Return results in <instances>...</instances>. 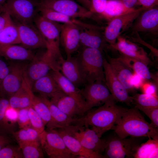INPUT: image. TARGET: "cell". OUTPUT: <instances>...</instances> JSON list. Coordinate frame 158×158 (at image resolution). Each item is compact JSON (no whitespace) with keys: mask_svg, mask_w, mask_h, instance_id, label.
<instances>
[{"mask_svg":"<svg viewBox=\"0 0 158 158\" xmlns=\"http://www.w3.org/2000/svg\"><path fill=\"white\" fill-rule=\"evenodd\" d=\"M120 57L123 61L132 69L134 73L138 74L144 80L152 78V75L147 67L142 62L137 60L129 58L124 56Z\"/></svg>","mask_w":158,"mask_h":158,"instance_id":"e575fe53","label":"cell"},{"mask_svg":"<svg viewBox=\"0 0 158 158\" xmlns=\"http://www.w3.org/2000/svg\"><path fill=\"white\" fill-rule=\"evenodd\" d=\"M28 108L18 109L17 123L20 129L31 126L28 115Z\"/></svg>","mask_w":158,"mask_h":158,"instance_id":"7bdbcfd3","label":"cell"},{"mask_svg":"<svg viewBox=\"0 0 158 158\" xmlns=\"http://www.w3.org/2000/svg\"><path fill=\"white\" fill-rule=\"evenodd\" d=\"M59 58L48 49L41 55H35L30 63L27 65L25 69V77L31 86L51 70L57 69Z\"/></svg>","mask_w":158,"mask_h":158,"instance_id":"5b68a950","label":"cell"},{"mask_svg":"<svg viewBox=\"0 0 158 158\" xmlns=\"http://www.w3.org/2000/svg\"><path fill=\"white\" fill-rule=\"evenodd\" d=\"M12 19L6 11L0 12V32L12 21Z\"/></svg>","mask_w":158,"mask_h":158,"instance_id":"bcb514c9","label":"cell"},{"mask_svg":"<svg viewBox=\"0 0 158 158\" xmlns=\"http://www.w3.org/2000/svg\"><path fill=\"white\" fill-rule=\"evenodd\" d=\"M102 51L84 47L78 51L76 57L85 84L97 81L105 83Z\"/></svg>","mask_w":158,"mask_h":158,"instance_id":"3957f363","label":"cell"},{"mask_svg":"<svg viewBox=\"0 0 158 158\" xmlns=\"http://www.w3.org/2000/svg\"><path fill=\"white\" fill-rule=\"evenodd\" d=\"M18 144L33 141H40V134L31 126L20 129L12 134Z\"/></svg>","mask_w":158,"mask_h":158,"instance_id":"836d02e7","label":"cell"},{"mask_svg":"<svg viewBox=\"0 0 158 158\" xmlns=\"http://www.w3.org/2000/svg\"><path fill=\"white\" fill-rule=\"evenodd\" d=\"M60 43L63 47L67 58L71 56L80 47V32L78 25L73 23L61 25Z\"/></svg>","mask_w":158,"mask_h":158,"instance_id":"d6986e66","label":"cell"},{"mask_svg":"<svg viewBox=\"0 0 158 158\" xmlns=\"http://www.w3.org/2000/svg\"><path fill=\"white\" fill-rule=\"evenodd\" d=\"M3 8L15 20L30 24L39 12V4L38 0H7Z\"/></svg>","mask_w":158,"mask_h":158,"instance_id":"8992f818","label":"cell"},{"mask_svg":"<svg viewBox=\"0 0 158 158\" xmlns=\"http://www.w3.org/2000/svg\"><path fill=\"white\" fill-rule=\"evenodd\" d=\"M59 71L76 87L85 84L76 57L71 56L66 59L63 58L60 64Z\"/></svg>","mask_w":158,"mask_h":158,"instance_id":"d4e9b609","label":"cell"},{"mask_svg":"<svg viewBox=\"0 0 158 158\" xmlns=\"http://www.w3.org/2000/svg\"><path fill=\"white\" fill-rule=\"evenodd\" d=\"M106 139L104 158H134L138 147L145 137L121 138L115 133Z\"/></svg>","mask_w":158,"mask_h":158,"instance_id":"277c9868","label":"cell"},{"mask_svg":"<svg viewBox=\"0 0 158 158\" xmlns=\"http://www.w3.org/2000/svg\"><path fill=\"white\" fill-rule=\"evenodd\" d=\"M7 0H0V12L4 11L3 6Z\"/></svg>","mask_w":158,"mask_h":158,"instance_id":"f5cc1de1","label":"cell"},{"mask_svg":"<svg viewBox=\"0 0 158 158\" xmlns=\"http://www.w3.org/2000/svg\"><path fill=\"white\" fill-rule=\"evenodd\" d=\"M23 154L19 146L9 144L0 150V158H23Z\"/></svg>","mask_w":158,"mask_h":158,"instance_id":"ab89813d","label":"cell"},{"mask_svg":"<svg viewBox=\"0 0 158 158\" xmlns=\"http://www.w3.org/2000/svg\"><path fill=\"white\" fill-rule=\"evenodd\" d=\"M28 115L31 127L41 134L45 126L42 118L31 106L28 108Z\"/></svg>","mask_w":158,"mask_h":158,"instance_id":"60d3db41","label":"cell"},{"mask_svg":"<svg viewBox=\"0 0 158 158\" xmlns=\"http://www.w3.org/2000/svg\"><path fill=\"white\" fill-rule=\"evenodd\" d=\"M107 61L113 73L128 94L135 92L134 89L130 86L129 83L130 78L134 73L132 69L120 56L117 58L109 57Z\"/></svg>","mask_w":158,"mask_h":158,"instance_id":"603a6c76","label":"cell"},{"mask_svg":"<svg viewBox=\"0 0 158 158\" xmlns=\"http://www.w3.org/2000/svg\"><path fill=\"white\" fill-rule=\"evenodd\" d=\"M50 100L61 111L72 118H78L85 113L84 109L74 99L62 91L51 98Z\"/></svg>","mask_w":158,"mask_h":158,"instance_id":"ffe728a7","label":"cell"},{"mask_svg":"<svg viewBox=\"0 0 158 158\" xmlns=\"http://www.w3.org/2000/svg\"><path fill=\"white\" fill-rule=\"evenodd\" d=\"M92 14L101 15L104 11L107 0H75Z\"/></svg>","mask_w":158,"mask_h":158,"instance_id":"f35d334b","label":"cell"},{"mask_svg":"<svg viewBox=\"0 0 158 158\" xmlns=\"http://www.w3.org/2000/svg\"><path fill=\"white\" fill-rule=\"evenodd\" d=\"M115 102L109 100L97 108L90 109L83 116L75 118L73 125L90 126L101 138L119 123L127 109L117 105Z\"/></svg>","mask_w":158,"mask_h":158,"instance_id":"6da1fadb","label":"cell"},{"mask_svg":"<svg viewBox=\"0 0 158 158\" xmlns=\"http://www.w3.org/2000/svg\"><path fill=\"white\" fill-rule=\"evenodd\" d=\"M39 96L47 105L49 111L51 118L46 125L47 129L63 128L73 124L75 118H72L63 113L52 103L48 98Z\"/></svg>","mask_w":158,"mask_h":158,"instance_id":"cb8c5ba5","label":"cell"},{"mask_svg":"<svg viewBox=\"0 0 158 158\" xmlns=\"http://www.w3.org/2000/svg\"><path fill=\"white\" fill-rule=\"evenodd\" d=\"M112 130L121 138L129 136L158 138V128L152 126L135 107L126 109Z\"/></svg>","mask_w":158,"mask_h":158,"instance_id":"7a4b0ae2","label":"cell"},{"mask_svg":"<svg viewBox=\"0 0 158 158\" xmlns=\"http://www.w3.org/2000/svg\"><path fill=\"white\" fill-rule=\"evenodd\" d=\"M35 55L30 49L22 45H0V56L6 59L18 61L31 60Z\"/></svg>","mask_w":158,"mask_h":158,"instance_id":"83f0119b","label":"cell"},{"mask_svg":"<svg viewBox=\"0 0 158 158\" xmlns=\"http://www.w3.org/2000/svg\"><path fill=\"white\" fill-rule=\"evenodd\" d=\"M9 105L7 98L0 97V132L5 134L6 133L4 124V113L6 108Z\"/></svg>","mask_w":158,"mask_h":158,"instance_id":"ee69618b","label":"cell"},{"mask_svg":"<svg viewBox=\"0 0 158 158\" xmlns=\"http://www.w3.org/2000/svg\"><path fill=\"white\" fill-rule=\"evenodd\" d=\"M31 89L33 93L48 98L62 91L49 72L35 81L32 85Z\"/></svg>","mask_w":158,"mask_h":158,"instance_id":"484cf974","label":"cell"},{"mask_svg":"<svg viewBox=\"0 0 158 158\" xmlns=\"http://www.w3.org/2000/svg\"><path fill=\"white\" fill-rule=\"evenodd\" d=\"M158 158V138L149 139L141 143L137 149L134 158Z\"/></svg>","mask_w":158,"mask_h":158,"instance_id":"f546056e","label":"cell"},{"mask_svg":"<svg viewBox=\"0 0 158 158\" xmlns=\"http://www.w3.org/2000/svg\"><path fill=\"white\" fill-rule=\"evenodd\" d=\"M130 27L133 32L157 35L158 32V9L153 7L142 11Z\"/></svg>","mask_w":158,"mask_h":158,"instance_id":"e0dca14e","label":"cell"},{"mask_svg":"<svg viewBox=\"0 0 158 158\" xmlns=\"http://www.w3.org/2000/svg\"><path fill=\"white\" fill-rule=\"evenodd\" d=\"M33 23L46 42L47 49L56 54H61L59 45L61 24L49 20L38 14Z\"/></svg>","mask_w":158,"mask_h":158,"instance_id":"30bf717a","label":"cell"},{"mask_svg":"<svg viewBox=\"0 0 158 158\" xmlns=\"http://www.w3.org/2000/svg\"><path fill=\"white\" fill-rule=\"evenodd\" d=\"M156 86L154 84L144 81L140 88L143 93L157 96Z\"/></svg>","mask_w":158,"mask_h":158,"instance_id":"f6af8a7d","label":"cell"},{"mask_svg":"<svg viewBox=\"0 0 158 158\" xmlns=\"http://www.w3.org/2000/svg\"><path fill=\"white\" fill-rule=\"evenodd\" d=\"M119 0L125 6L129 8H134V6L138 5L137 0Z\"/></svg>","mask_w":158,"mask_h":158,"instance_id":"816d5d0a","label":"cell"},{"mask_svg":"<svg viewBox=\"0 0 158 158\" xmlns=\"http://www.w3.org/2000/svg\"><path fill=\"white\" fill-rule=\"evenodd\" d=\"M77 25L79 30L80 46L102 51L108 49V44L101 32L100 27L82 21Z\"/></svg>","mask_w":158,"mask_h":158,"instance_id":"5bb4252c","label":"cell"},{"mask_svg":"<svg viewBox=\"0 0 158 158\" xmlns=\"http://www.w3.org/2000/svg\"><path fill=\"white\" fill-rule=\"evenodd\" d=\"M8 135L0 132V150L6 145L11 143L12 140Z\"/></svg>","mask_w":158,"mask_h":158,"instance_id":"f907efd6","label":"cell"},{"mask_svg":"<svg viewBox=\"0 0 158 158\" xmlns=\"http://www.w3.org/2000/svg\"><path fill=\"white\" fill-rule=\"evenodd\" d=\"M39 5L71 17L90 18L92 14L75 0H38Z\"/></svg>","mask_w":158,"mask_h":158,"instance_id":"7c38bea8","label":"cell"},{"mask_svg":"<svg viewBox=\"0 0 158 158\" xmlns=\"http://www.w3.org/2000/svg\"><path fill=\"white\" fill-rule=\"evenodd\" d=\"M39 12L44 18L58 23H73L77 25L80 21L75 18L39 5Z\"/></svg>","mask_w":158,"mask_h":158,"instance_id":"1f68e13d","label":"cell"},{"mask_svg":"<svg viewBox=\"0 0 158 158\" xmlns=\"http://www.w3.org/2000/svg\"><path fill=\"white\" fill-rule=\"evenodd\" d=\"M31 107L42 118L45 126L49 121L51 117L49 108L39 96L34 93L32 95Z\"/></svg>","mask_w":158,"mask_h":158,"instance_id":"d590c367","label":"cell"},{"mask_svg":"<svg viewBox=\"0 0 158 158\" xmlns=\"http://www.w3.org/2000/svg\"><path fill=\"white\" fill-rule=\"evenodd\" d=\"M105 83L116 101L125 103L129 106L133 104L131 96L112 71L107 60L103 61Z\"/></svg>","mask_w":158,"mask_h":158,"instance_id":"9a60e30c","label":"cell"},{"mask_svg":"<svg viewBox=\"0 0 158 158\" xmlns=\"http://www.w3.org/2000/svg\"><path fill=\"white\" fill-rule=\"evenodd\" d=\"M144 82V80L134 73L130 78L129 83L130 86L135 89L140 88Z\"/></svg>","mask_w":158,"mask_h":158,"instance_id":"7dc6e473","label":"cell"},{"mask_svg":"<svg viewBox=\"0 0 158 158\" xmlns=\"http://www.w3.org/2000/svg\"><path fill=\"white\" fill-rule=\"evenodd\" d=\"M126 7L119 0H107L104 10L100 15L109 22L113 18L135 10Z\"/></svg>","mask_w":158,"mask_h":158,"instance_id":"f1b7e54d","label":"cell"},{"mask_svg":"<svg viewBox=\"0 0 158 158\" xmlns=\"http://www.w3.org/2000/svg\"><path fill=\"white\" fill-rule=\"evenodd\" d=\"M27 65L17 63L10 67L9 72L0 85V97L7 98L22 87Z\"/></svg>","mask_w":158,"mask_h":158,"instance_id":"4fadbf2b","label":"cell"},{"mask_svg":"<svg viewBox=\"0 0 158 158\" xmlns=\"http://www.w3.org/2000/svg\"><path fill=\"white\" fill-rule=\"evenodd\" d=\"M33 94L31 86L25 76L21 88L8 99L9 105L17 109L29 107L31 106Z\"/></svg>","mask_w":158,"mask_h":158,"instance_id":"4316f807","label":"cell"},{"mask_svg":"<svg viewBox=\"0 0 158 158\" xmlns=\"http://www.w3.org/2000/svg\"><path fill=\"white\" fill-rule=\"evenodd\" d=\"M133 104L144 107H158V96L145 93L135 94L131 96Z\"/></svg>","mask_w":158,"mask_h":158,"instance_id":"74e56055","label":"cell"},{"mask_svg":"<svg viewBox=\"0 0 158 158\" xmlns=\"http://www.w3.org/2000/svg\"><path fill=\"white\" fill-rule=\"evenodd\" d=\"M55 129L62 138L66 147L75 157L81 158H103L101 155L84 147L79 141L67 132L63 128Z\"/></svg>","mask_w":158,"mask_h":158,"instance_id":"44dd1931","label":"cell"},{"mask_svg":"<svg viewBox=\"0 0 158 158\" xmlns=\"http://www.w3.org/2000/svg\"><path fill=\"white\" fill-rule=\"evenodd\" d=\"M9 70V66L0 58V85L8 73Z\"/></svg>","mask_w":158,"mask_h":158,"instance_id":"c3c4849f","label":"cell"},{"mask_svg":"<svg viewBox=\"0 0 158 158\" xmlns=\"http://www.w3.org/2000/svg\"><path fill=\"white\" fill-rule=\"evenodd\" d=\"M138 109L144 112L151 120L150 125L158 128V107H144L135 106Z\"/></svg>","mask_w":158,"mask_h":158,"instance_id":"b9f144b4","label":"cell"},{"mask_svg":"<svg viewBox=\"0 0 158 158\" xmlns=\"http://www.w3.org/2000/svg\"><path fill=\"white\" fill-rule=\"evenodd\" d=\"M18 109L11 107L9 105L6 108L4 113V124L6 133L12 135L16 131L17 125Z\"/></svg>","mask_w":158,"mask_h":158,"instance_id":"8d00e7d4","label":"cell"},{"mask_svg":"<svg viewBox=\"0 0 158 158\" xmlns=\"http://www.w3.org/2000/svg\"><path fill=\"white\" fill-rule=\"evenodd\" d=\"M20 44L17 27L12 21L0 32V45Z\"/></svg>","mask_w":158,"mask_h":158,"instance_id":"4dcf8cb0","label":"cell"},{"mask_svg":"<svg viewBox=\"0 0 158 158\" xmlns=\"http://www.w3.org/2000/svg\"><path fill=\"white\" fill-rule=\"evenodd\" d=\"M24 158H44L43 151L40 141H36L18 144Z\"/></svg>","mask_w":158,"mask_h":158,"instance_id":"d6a6232c","label":"cell"},{"mask_svg":"<svg viewBox=\"0 0 158 158\" xmlns=\"http://www.w3.org/2000/svg\"><path fill=\"white\" fill-rule=\"evenodd\" d=\"M116 41L114 44L108 45V49L116 50L121 56L140 61L147 66L152 63L147 53L141 47L120 35L117 38Z\"/></svg>","mask_w":158,"mask_h":158,"instance_id":"ac0fdd59","label":"cell"},{"mask_svg":"<svg viewBox=\"0 0 158 158\" xmlns=\"http://www.w3.org/2000/svg\"><path fill=\"white\" fill-rule=\"evenodd\" d=\"M49 73L61 90L66 95L74 99L84 109L86 113L85 102L81 93L80 90L65 77L59 71L51 70Z\"/></svg>","mask_w":158,"mask_h":158,"instance_id":"7402d4cb","label":"cell"},{"mask_svg":"<svg viewBox=\"0 0 158 158\" xmlns=\"http://www.w3.org/2000/svg\"><path fill=\"white\" fill-rule=\"evenodd\" d=\"M40 142L43 151L50 158H73L62 138L55 129H47L40 135Z\"/></svg>","mask_w":158,"mask_h":158,"instance_id":"ba28073f","label":"cell"},{"mask_svg":"<svg viewBox=\"0 0 158 158\" xmlns=\"http://www.w3.org/2000/svg\"><path fill=\"white\" fill-rule=\"evenodd\" d=\"M63 128L78 140L84 147L103 155L102 153L106 147V142L105 139H101L93 130L89 127L73 125Z\"/></svg>","mask_w":158,"mask_h":158,"instance_id":"52a82bcc","label":"cell"},{"mask_svg":"<svg viewBox=\"0 0 158 158\" xmlns=\"http://www.w3.org/2000/svg\"><path fill=\"white\" fill-rule=\"evenodd\" d=\"M145 9L142 7L134 11L115 18L109 22L103 35L108 45L114 44L117 38L131 25L141 12Z\"/></svg>","mask_w":158,"mask_h":158,"instance_id":"9c48e42d","label":"cell"},{"mask_svg":"<svg viewBox=\"0 0 158 158\" xmlns=\"http://www.w3.org/2000/svg\"><path fill=\"white\" fill-rule=\"evenodd\" d=\"M139 5L147 9L152 8L158 5V0H137Z\"/></svg>","mask_w":158,"mask_h":158,"instance_id":"681fc988","label":"cell"},{"mask_svg":"<svg viewBox=\"0 0 158 158\" xmlns=\"http://www.w3.org/2000/svg\"><path fill=\"white\" fill-rule=\"evenodd\" d=\"M104 83L97 81L87 83L80 90L85 102L86 112L94 107L102 105L108 100H114Z\"/></svg>","mask_w":158,"mask_h":158,"instance_id":"8fae6325","label":"cell"},{"mask_svg":"<svg viewBox=\"0 0 158 158\" xmlns=\"http://www.w3.org/2000/svg\"><path fill=\"white\" fill-rule=\"evenodd\" d=\"M14 22L18 28L22 46L30 49L47 48L46 42L33 23L23 24L15 20Z\"/></svg>","mask_w":158,"mask_h":158,"instance_id":"2e32d148","label":"cell"}]
</instances>
